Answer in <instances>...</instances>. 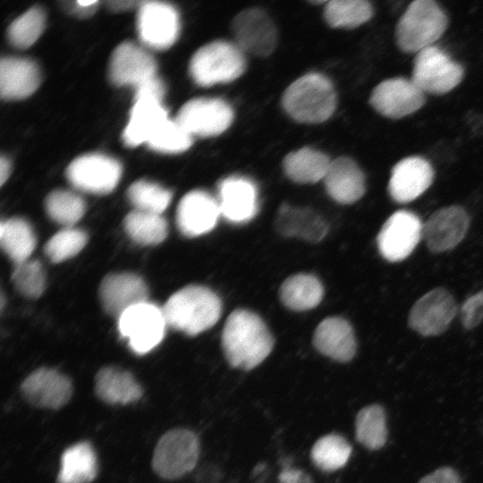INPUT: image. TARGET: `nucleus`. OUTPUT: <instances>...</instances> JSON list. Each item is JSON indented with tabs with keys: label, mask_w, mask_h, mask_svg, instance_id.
I'll use <instances>...</instances> for the list:
<instances>
[{
	"label": "nucleus",
	"mask_w": 483,
	"mask_h": 483,
	"mask_svg": "<svg viewBox=\"0 0 483 483\" xmlns=\"http://www.w3.org/2000/svg\"><path fill=\"white\" fill-rule=\"evenodd\" d=\"M12 280L17 290L28 298H38L46 287V276L41 263L27 259L14 266Z\"/></svg>",
	"instance_id": "41"
},
{
	"label": "nucleus",
	"mask_w": 483,
	"mask_h": 483,
	"mask_svg": "<svg viewBox=\"0 0 483 483\" xmlns=\"http://www.w3.org/2000/svg\"><path fill=\"white\" fill-rule=\"evenodd\" d=\"M220 215L217 200L205 191H193L181 199L176 224L185 236H199L216 226Z\"/></svg>",
	"instance_id": "21"
},
{
	"label": "nucleus",
	"mask_w": 483,
	"mask_h": 483,
	"mask_svg": "<svg viewBox=\"0 0 483 483\" xmlns=\"http://www.w3.org/2000/svg\"><path fill=\"white\" fill-rule=\"evenodd\" d=\"M156 64L153 57L140 47L124 42L113 52L109 75L116 85L137 87L155 77Z\"/></svg>",
	"instance_id": "20"
},
{
	"label": "nucleus",
	"mask_w": 483,
	"mask_h": 483,
	"mask_svg": "<svg viewBox=\"0 0 483 483\" xmlns=\"http://www.w3.org/2000/svg\"><path fill=\"white\" fill-rule=\"evenodd\" d=\"M72 4L73 5H72V9L73 13L79 16L83 17L92 14L97 9V4L86 6L80 4L79 1L72 3Z\"/></svg>",
	"instance_id": "47"
},
{
	"label": "nucleus",
	"mask_w": 483,
	"mask_h": 483,
	"mask_svg": "<svg viewBox=\"0 0 483 483\" xmlns=\"http://www.w3.org/2000/svg\"><path fill=\"white\" fill-rule=\"evenodd\" d=\"M85 232L74 227H64L46 243L45 252L54 263L63 262L77 255L86 245Z\"/></svg>",
	"instance_id": "40"
},
{
	"label": "nucleus",
	"mask_w": 483,
	"mask_h": 483,
	"mask_svg": "<svg viewBox=\"0 0 483 483\" xmlns=\"http://www.w3.org/2000/svg\"><path fill=\"white\" fill-rule=\"evenodd\" d=\"M38 69L30 60L3 58L0 63V95L4 99H21L30 96L38 87Z\"/></svg>",
	"instance_id": "28"
},
{
	"label": "nucleus",
	"mask_w": 483,
	"mask_h": 483,
	"mask_svg": "<svg viewBox=\"0 0 483 483\" xmlns=\"http://www.w3.org/2000/svg\"><path fill=\"white\" fill-rule=\"evenodd\" d=\"M422 228L419 216L411 211L398 210L392 214L377 235L381 256L390 262L408 258L422 238Z\"/></svg>",
	"instance_id": "10"
},
{
	"label": "nucleus",
	"mask_w": 483,
	"mask_h": 483,
	"mask_svg": "<svg viewBox=\"0 0 483 483\" xmlns=\"http://www.w3.org/2000/svg\"><path fill=\"white\" fill-rule=\"evenodd\" d=\"M166 325L163 309L148 301L131 307L118 318L121 335L139 355L146 354L160 343Z\"/></svg>",
	"instance_id": "8"
},
{
	"label": "nucleus",
	"mask_w": 483,
	"mask_h": 483,
	"mask_svg": "<svg viewBox=\"0 0 483 483\" xmlns=\"http://www.w3.org/2000/svg\"><path fill=\"white\" fill-rule=\"evenodd\" d=\"M324 13L330 26L352 29L370 20L373 8L365 0H332L326 3Z\"/></svg>",
	"instance_id": "36"
},
{
	"label": "nucleus",
	"mask_w": 483,
	"mask_h": 483,
	"mask_svg": "<svg viewBox=\"0 0 483 483\" xmlns=\"http://www.w3.org/2000/svg\"><path fill=\"white\" fill-rule=\"evenodd\" d=\"M282 103L284 110L296 121L318 123L332 115L336 97L332 83L326 77L309 73L285 89Z\"/></svg>",
	"instance_id": "4"
},
{
	"label": "nucleus",
	"mask_w": 483,
	"mask_h": 483,
	"mask_svg": "<svg viewBox=\"0 0 483 483\" xmlns=\"http://www.w3.org/2000/svg\"><path fill=\"white\" fill-rule=\"evenodd\" d=\"M279 483H313L311 477L304 470L285 467L279 474Z\"/></svg>",
	"instance_id": "46"
},
{
	"label": "nucleus",
	"mask_w": 483,
	"mask_h": 483,
	"mask_svg": "<svg viewBox=\"0 0 483 483\" xmlns=\"http://www.w3.org/2000/svg\"><path fill=\"white\" fill-rule=\"evenodd\" d=\"M230 106L218 98H194L179 110L175 121L191 135L216 136L231 124Z\"/></svg>",
	"instance_id": "12"
},
{
	"label": "nucleus",
	"mask_w": 483,
	"mask_h": 483,
	"mask_svg": "<svg viewBox=\"0 0 483 483\" xmlns=\"http://www.w3.org/2000/svg\"><path fill=\"white\" fill-rule=\"evenodd\" d=\"M0 242L3 250L14 262L29 259L36 246V238L30 225L20 217L2 221Z\"/></svg>",
	"instance_id": "32"
},
{
	"label": "nucleus",
	"mask_w": 483,
	"mask_h": 483,
	"mask_svg": "<svg viewBox=\"0 0 483 483\" xmlns=\"http://www.w3.org/2000/svg\"><path fill=\"white\" fill-rule=\"evenodd\" d=\"M324 289L319 280L307 274L288 277L281 285L280 298L289 309L296 311L317 307L322 301Z\"/></svg>",
	"instance_id": "31"
},
{
	"label": "nucleus",
	"mask_w": 483,
	"mask_h": 483,
	"mask_svg": "<svg viewBox=\"0 0 483 483\" xmlns=\"http://www.w3.org/2000/svg\"><path fill=\"white\" fill-rule=\"evenodd\" d=\"M276 231L285 237H298L310 242H320L327 233V224L315 211L283 204L275 216Z\"/></svg>",
	"instance_id": "25"
},
{
	"label": "nucleus",
	"mask_w": 483,
	"mask_h": 483,
	"mask_svg": "<svg viewBox=\"0 0 483 483\" xmlns=\"http://www.w3.org/2000/svg\"><path fill=\"white\" fill-rule=\"evenodd\" d=\"M138 3L134 1H115L110 2L111 7L115 10H123L125 8H130L131 5H136Z\"/></svg>",
	"instance_id": "49"
},
{
	"label": "nucleus",
	"mask_w": 483,
	"mask_h": 483,
	"mask_svg": "<svg viewBox=\"0 0 483 483\" xmlns=\"http://www.w3.org/2000/svg\"><path fill=\"white\" fill-rule=\"evenodd\" d=\"M135 89V100L150 98L161 102L165 93L163 83L156 76L140 84Z\"/></svg>",
	"instance_id": "44"
},
{
	"label": "nucleus",
	"mask_w": 483,
	"mask_h": 483,
	"mask_svg": "<svg viewBox=\"0 0 483 483\" xmlns=\"http://www.w3.org/2000/svg\"><path fill=\"white\" fill-rule=\"evenodd\" d=\"M460 318L467 330L475 328L483 321V290L465 300L460 309Z\"/></svg>",
	"instance_id": "43"
},
{
	"label": "nucleus",
	"mask_w": 483,
	"mask_h": 483,
	"mask_svg": "<svg viewBox=\"0 0 483 483\" xmlns=\"http://www.w3.org/2000/svg\"><path fill=\"white\" fill-rule=\"evenodd\" d=\"M463 75V67L434 45L416 54L411 79L425 94L444 95L456 88Z\"/></svg>",
	"instance_id": "7"
},
{
	"label": "nucleus",
	"mask_w": 483,
	"mask_h": 483,
	"mask_svg": "<svg viewBox=\"0 0 483 483\" xmlns=\"http://www.w3.org/2000/svg\"><path fill=\"white\" fill-rule=\"evenodd\" d=\"M470 216L461 206L441 208L423 224L422 239L432 253H443L455 248L470 227Z\"/></svg>",
	"instance_id": "14"
},
{
	"label": "nucleus",
	"mask_w": 483,
	"mask_h": 483,
	"mask_svg": "<svg viewBox=\"0 0 483 483\" xmlns=\"http://www.w3.org/2000/svg\"><path fill=\"white\" fill-rule=\"evenodd\" d=\"M11 172L9 161L1 157L0 159V184L3 185L4 182L8 179Z\"/></svg>",
	"instance_id": "48"
},
{
	"label": "nucleus",
	"mask_w": 483,
	"mask_h": 483,
	"mask_svg": "<svg viewBox=\"0 0 483 483\" xmlns=\"http://www.w3.org/2000/svg\"><path fill=\"white\" fill-rule=\"evenodd\" d=\"M331 161L316 149L303 148L288 154L284 159L287 176L298 183H314L324 180Z\"/></svg>",
	"instance_id": "30"
},
{
	"label": "nucleus",
	"mask_w": 483,
	"mask_h": 483,
	"mask_svg": "<svg viewBox=\"0 0 483 483\" xmlns=\"http://www.w3.org/2000/svg\"><path fill=\"white\" fill-rule=\"evenodd\" d=\"M457 310L456 301L450 292L442 287L434 288L412 305L408 324L422 336L440 335L448 329Z\"/></svg>",
	"instance_id": "9"
},
{
	"label": "nucleus",
	"mask_w": 483,
	"mask_h": 483,
	"mask_svg": "<svg viewBox=\"0 0 483 483\" xmlns=\"http://www.w3.org/2000/svg\"><path fill=\"white\" fill-rule=\"evenodd\" d=\"M99 296L106 313L119 318L131 307L148 301V290L139 275L117 273L108 275L102 280Z\"/></svg>",
	"instance_id": "19"
},
{
	"label": "nucleus",
	"mask_w": 483,
	"mask_h": 483,
	"mask_svg": "<svg viewBox=\"0 0 483 483\" xmlns=\"http://www.w3.org/2000/svg\"><path fill=\"white\" fill-rule=\"evenodd\" d=\"M434 176L433 166L426 158L419 156L404 157L391 171L388 193L395 202H411L431 186Z\"/></svg>",
	"instance_id": "17"
},
{
	"label": "nucleus",
	"mask_w": 483,
	"mask_h": 483,
	"mask_svg": "<svg viewBox=\"0 0 483 483\" xmlns=\"http://www.w3.org/2000/svg\"><path fill=\"white\" fill-rule=\"evenodd\" d=\"M369 103L381 115L401 119L419 110L426 103V96L411 78L394 77L374 88Z\"/></svg>",
	"instance_id": "11"
},
{
	"label": "nucleus",
	"mask_w": 483,
	"mask_h": 483,
	"mask_svg": "<svg viewBox=\"0 0 483 483\" xmlns=\"http://www.w3.org/2000/svg\"><path fill=\"white\" fill-rule=\"evenodd\" d=\"M313 343L323 355L339 362H348L356 354L357 343L350 323L339 317L324 319L317 326Z\"/></svg>",
	"instance_id": "23"
},
{
	"label": "nucleus",
	"mask_w": 483,
	"mask_h": 483,
	"mask_svg": "<svg viewBox=\"0 0 483 483\" xmlns=\"http://www.w3.org/2000/svg\"><path fill=\"white\" fill-rule=\"evenodd\" d=\"M352 452V445L344 436L337 433H330L314 443L310 450V459L320 470L332 472L347 463Z\"/></svg>",
	"instance_id": "34"
},
{
	"label": "nucleus",
	"mask_w": 483,
	"mask_h": 483,
	"mask_svg": "<svg viewBox=\"0 0 483 483\" xmlns=\"http://www.w3.org/2000/svg\"><path fill=\"white\" fill-rule=\"evenodd\" d=\"M121 171L116 160L100 154H89L74 159L66 170V176L78 190L106 194L116 187Z\"/></svg>",
	"instance_id": "13"
},
{
	"label": "nucleus",
	"mask_w": 483,
	"mask_h": 483,
	"mask_svg": "<svg viewBox=\"0 0 483 483\" xmlns=\"http://www.w3.org/2000/svg\"><path fill=\"white\" fill-rule=\"evenodd\" d=\"M218 205L221 215L233 223L251 220L258 212L255 185L245 178L229 177L219 185Z\"/></svg>",
	"instance_id": "22"
},
{
	"label": "nucleus",
	"mask_w": 483,
	"mask_h": 483,
	"mask_svg": "<svg viewBox=\"0 0 483 483\" xmlns=\"http://www.w3.org/2000/svg\"><path fill=\"white\" fill-rule=\"evenodd\" d=\"M44 24L43 11L32 7L12 22L8 29V38L16 47L27 48L39 38Z\"/></svg>",
	"instance_id": "39"
},
{
	"label": "nucleus",
	"mask_w": 483,
	"mask_h": 483,
	"mask_svg": "<svg viewBox=\"0 0 483 483\" xmlns=\"http://www.w3.org/2000/svg\"><path fill=\"white\" fill-rule=\"evenodd\" d=\"M21 390L32 406L49 410L65 406L73 392L71 379L51 368H39L31 372L21 383Z\"/></svg>",
	"instance_id": "16"
},
{
	"label": "nucleus",
	"mask_w": 483,
	"mask_h": 483,
	"mask_svg": "<svg viewBox=\"0 0 483 483\" xmlns=\"http://www.w3.org/2000/svg\"><path fill=\"white\" fill-rule=\"evenodd\" d=\"M127 195L136 210L161 215L171 200V192L157 183L138 181L128 189Z\"/></svg>",
	"instance_id": "38"
},
{
	"label": "nucleus",
	"mask_w": 483,
	"mask_h": 483,
	"mask_svg": "<svg viewBox=\"0 0 483 483\" xmlns=\"http://www.w3.org/2000/svg\"><path fill=\"white\" fill-rule=\"evenodd\" d=\"M232 31L242 51L267 56L276 47V28L261 9L250 8L239 13L232 21Z\"/></svg>",
	"instance_id": "15"
},
{
	"label": "nucleus",
	"mask_w": 483,
	"mask_h": 483,
	"mask_svg": "<svg viewBox=\"0 0 483 483\" xmlns=\"http://www.w3.org/2000/svg\"><path fill=\"white\" fill-rule=\"evenodd\" d=\"M138 30L141 41L147 46L157 49L169 47L179 32L176 10L162 2H143L138 15Z\"/></svg>",
	"instance_id": "18"
},
{
	"label": "nucleus",
	"mask_w": 483,
	"mask_h": 483,
	"mask_svg": "<svg viewBox=\"0 0 483 483\" xmlns=\"http://www.w3.org/2000/svg\"><path fill=\"white\" fill-rule=\"evenodd\" d=\"M167 119V113L160 101L136 99L123 134L125 144L136 147L143 142L148 143Z\"/></svg>",
	"instance_id": "27"
},
{
	"label": "nucleus",
	"mask_w": 483,
	"mask_h": 483,
	"mask_svg": "<svg viewBox=\"0 0 483 483\" xmlns=\"http://www.w3.org/2000/svg\"><path fill=\"white\" fill-rule=\"evenodd\" d=\"M447 26V15L436 2L415 0L407 6L396 23V45L404 53L417 54L434 46Z\"/></svg>",
	"instance_id": "3"
},
{
	"label": "nucleus",
	"mask_w": 483,
	"mask_h": 483,
	"mask_svg": "<svg viewBox=\"0 0 483 483\" xmlns=\"http://www.w3.org/2000/svg\"><path fill=\"white\" fill-rule=\"evenodd\" d=\"M324 181L328 194L342 204L358 201L366 191L362 170L352 158L346 157L331 161Z\"/></svg>",
	"instance_id": "24"
},
{
	"label": "nucleus",
	"mask_w": 483,
	"mask_h": 483,
	"mask_svg": "<svg viewBox=\"0 0 483 483\" xmlns=\"http://www.w3.org/2000/svg\"><path fill=\"white\" fill-rule=\"evenodd\" d=\"M148 145L157 151L179 153L190 148L191 136L175 120L168 118Z\"/></svg>",
	"instance_id": "42"
},
{
	"label": "nucleus",
	"mask_w": 483,
	"mask_h": 483,
	"mask_svg": "<svg viewBox=\"0 0 483 483\" xmlns=\"http://www.w3.org/2000/svg\"><path fill=\"white\" fill-rule=\"evenodd\" d=\"M162 309L167 326L189 335H196L218 321L222 304L210 289L189 285L174 292Z\"/></svg>",
	"instance_id": "2"
},
{
	"label": "nucleus",
	"mask_w": 483,
	"mask_h": 483,
	"mask_svg": "<svg viewBox=\"0 0 483 483\" xmlns=\"http://www.w3.org/2000/svg\"><path fill=\"white\" fill-rule=\"evenodd\" d=\"M123 227L130 238L140 245L158 244L168 232L167 223L161 215L136 209L125 216Z\"/></svg>",
	"instance_id": "35"
},
{
	"label": "nucleus",
	"mask_w": 483,
	"mask_h": 483,
	"mask_svg": "<svg viewBox=\"0 0 483 483\" xmlns=\"http://www.w3.org/2000/svg\"><path fill=\"white\" fill-rule=\"evenodd\" d=\"M97 458L89 441L67 447L61 455L56 483H90L97 474Z\"/></svg>",
	"instance_id": "29"
},
{
	"label": "nucleus",
	"mask_w": 483,
	"mask_h": 483,
	"mask_svg": "<svg viewBox=\"0 0 483 483\" xmlns=\"http://www.w3.org/2000/svg\"><path fill=\"white\" fill-rule=\"evenodd\" d=\"M419 483H462V480L455 470L445 466L426 475Z\"/></svg>",
	"instance_id": "45"
},
{
	"label": "nucleus",
	"mask_w": 483,
	"mask_h": 483,
	"mask_svg": "<svg viewBox=\"0 0 483 483\" xmlns=\"http://www.w3.org/2000/svg\"><path fill=\"white\" fill-rule=\"evenodd\" d=\"M242 50L225 41H215L200 47L192 56L190 72L201 86L230 82L244 72Z\"/></svg>",
	"instance_id": "6"
},
{
	"label": "nucleus",
	"mask_w": 483,
	"mask_h": 483,
	"mask_svg": "<svg viewBox=\"0 0 483 483\" xmlns=\"http://www.w3.org/2000/svg\"><path fill=\"white\" fill-rule=\"evenodd\" d=\"M95 394L110 405H126L142 397L143 390L131 373L117 367H104L95 377Z\"/></svg>",
	"instance_id": "26"
},
{
	"label": "nucleus",
	"mask_w": 483,
	"mask_h": 483,
	"mask_svg": "<svg viewBox=\"0 0 483 483\" xmlns=\"http://www.w3.org/2000/svg\"><path fill=\"white\" fill-rule=\"evenodd\" d=\"M45 208L49 217L64 227H72L84 215L85 203L77 194L57 190L48 194Z\"/></svg>",
	"instance_id": "37"
},
{
	"label": "nucleus",
	"mask_w": 483,
	"mask_h": 483,
	"mask_svg": "<svg viewBox=\"0 0 483 483\" xmlns=\"http://www.w3.org/2000/svg\"><path fill=\"white\" fill-rule=\"evenodd\" d=\"M273 346V337L257 314L236 309L229 315L222 333V348L231 367L253 369L266 360Z\"/></svg>",
	"instance_id": "1"
},
{
	"label": "nucleus",
	"mask_w": 483,
	"mask_h": 483,
	"mask_svg": "<svg viewBox=\"0 0 483 483\" xmlns=\"http://www.w3.org/2000/svg\"><path fill=\"white\" fill-rule=\"evenodd\" d=\"M355 438L369 450L382 448L387 440L386 415L379 404L363 407L355 418Z\"/></svg>",
	"instance_id": "33"
},
{
	"label": "nucleus",
	"mask_w": 483,
	"mask_h": 483,
	"mask_svg": "<svg viewBox=\"0 0 483 483\" xmlns=\"http://www.w3.org/2000/svg\"><path fill=\"white\" fill-rule=\"evenodd\" d=\"M199 453V439L195 432L184 428L170 429L155 446L152 469L162 479H180L196 467Z\"/></svg>",
	"instance_id": "5"
}]
</instances>
